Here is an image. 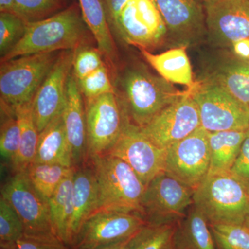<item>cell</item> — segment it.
Here are the masks:
<instances>
[{
	"label": "cell",
	"instance_id": "d4e9b609",
	"mask_svg": "<svg viewBox=\"0 0 249 249\" xmlns=\"http://www.w3.org/2000/svg\"><path fill=\"white\" fill-rule=\"evenodd\" d=\"M85 24L94 37L98 49L109 61L116 58L114 37L109 25L103 0H78Z\"/></svg>",
	"mask_w": 249,
	"mask_h": 249
},
{
	"label": "cell",
	"instance_id": "30bf717a",
	"mask_svg": "<svg viewBox=\"0 0 249 249\" xmlns=\"http://www.w3.org/2000/svg\"><path fill=\"white\" fill-rule=\"evenodd\" d=\"M209 132L199 127L166 149L165 173L196 190L210 170Z\"/></svg>",
	"mask_w": 249,
	"mask_h": 249
},
{
	"label": "cell",
	"instance_id": "44dd1931",
	"mask_svg": "<svg viewBox=\"0 0 249 249\" xmlns=\"http://www.w3.org/2000/svg\"><path fill=\"white\" fill-rule=\"evenodd\" d=\"M141 52L149 65L167 81L172 84L184 85L188 90L196 87V83L193 78L186 47H175L158 54L152 53L145 49H142Z\"/></svg>",
	"mask_w": 249,
	"mask_h": 249
},
{
	"label": "cell",
	"instance_id": "ac0fdd59",
	"mask_svg": "<svg viewBox=\"0 0 249 249\" xmlns=\"http://www.w3.org/2000/svg\"><path fill=\"white\" fill-rule=\"evenodd\" d=\"M83 98L78 81L71 71L67 81L66 98L62 115L67 138L71 147L74 168L87 164L89 161L86 112Z\"/></svg>",
	"mask_w": 249,
	"mask_h": 249
},
{
	"label": "cell",
	"instance_id": "74e56055",
	"mask_svg": "<svg viewBox=\"0 0 249 249\" xmlns=\"http://www.w3.org/2000/svg\"><path fill=\"white\" fill-rule=\"evenodd\" d=\"M16 249H73L58 238L42 239L24 235L16 242Z\"/></svg>",
	"mask_w": 249,
	"mask_h": 249
},
{
	"label": "cell",
	"instance_id": "cb8c5ba5",
	"mask_svg": "<svg viewBox=\"0 0 249 249\" xmlns=\"http://www.w3.org/2000/svg\"><path fill=\"white\" fill-rule=\"evenodd\" d=\"M73 174L74 171L60 183L48 200L54 232L59 240L69 246H70V227L73 211Z\"/></svg>",
	"mask_w": 249,
	"mask_h": 249
},
{
	"label": "cell",
	"instance_id": "ba28073f",
	"mask_svg": "<svg viewBox=\"0 0 249 249\" xmlns=\"http://www.w3.org/2000/svg\"><path fill=\"white\" fill-rule=\"evenodd\" d=\"M194 190L163 173L145 186L141 216L146 224H176L194 204Z\"/></svg>",
	"mask_w": 249,
	"mask_h": 249
},
{
	"label": "cell",
	"instance_id": "f35d334b",
	"mask_svg": "<svg viewBox=\"0 0 249 249\" xmlns=\"http://www.w3.org/2000/svg\"><path fill=\"white\" fill-rule=\"evenodd\" d=\"M236 55L245 60H249V39H242L232 45Z\"/></svg>",
	"mask_w": 249,
	"mask_h": 249
},
{
	"label": "cell",
	"instance_id": "9a60e30c",
	"mask_svg": "<svg viewBox=\"0 0 249 249\" xmlns=\"http://www.w3.org/2000/svg\"><path fill=\"white\" fill-rule=\"evenodd\" d=\"M206 31L218 47L249 39V0H209L204 2Z\"/></svg>",
	"mask_w": 249,
	"mask_h": 249
},
{
	"label": "cell",
	"instance_id": "7a4b0ae2",
	"mask_svg": "<svg viewBox=\"0 0 249 249\" xmlns=\"http://www.w3.org/2000/svg\"><path fill=\"white\" fill-rule=\"evenodd\" d=\"M113 37L151 52L165 43L168 30L155 0H103Z\"/></svg>",
	"mask_w": 249,
	"mask_h": 249
},
{
	"label": "cell",
	"instance_id": "b9f144b4",
	"mask_svg": "<svg viewBox=\"0 0 249 249\" xmlns=\"http://www.w3.org/2000/svg\"><path fill=\"white\" fill-rule=\"evenodd\" d=\"M0 249H16V243L0 244Z\"/></svg>",
	"mask_w": 249,
	"mask_h": 249
},
{
	"label": "cell",
	"instance_id": "3957f363",
	"mask_svg": "<svg viewBox=\"0 0 249 249\" xmlns=\"http://www.w3.org/2000/svg\"><path fill=\"white\" fill-rule=\"evenodd\" d=\"M121 94H117L126 119L139 128L148 124L160 111L183 97L172 83L157 76L145 67L127 69L119 81Z\"/></svg>",
	"mask_w": 249,
	"mask_h": 249
},
{
	"label": "cell",
	"instance_id": "277c9868",
	"mask_svg": "<svg viewBox=\"0 0 249 249\" xmlns=\"http://www.w3.org/2000/svg\"><path fill=\"white\" fill-rule=\"evenodd\" d=\"M97 179V211L135 213L141 214L145 186L124 160L109 155L89 159Z\"/></svg>",
	"mask_w": 249,
	"mask_h": 249
},
{
	"label": "cell",
	"instance_id": "9c48e42d",
	"mask_svg": "<svg viewBox=\"0 0 249 249\" xmlns=\"http://www.w3.org/2000/svg\"><path fill=\"white\" fill-rule=\"evenodd\" d=\"M1 196L20 217L24 224V235L36 238H58L52 227L48 201L36 191L26 170L14 173L3 185Z\"/></svg>",
	"mask_w": 249,
	"mask_h": 249
},
{
	"label": "cell",
	"instance_id": "603a6c76",
	"mask_svg": "<svg viewBox=\"0 0 249 249\" xmlns=\"http://www.w3.org/2000/svg\"><path fill=\"white\" fill-rule=\"evenodd\" d=\"M247 132L232 130L209 132L211 158L209 173L230 171L240 154Z\"/></svg>",
	"mask_w": 249,
	"mask_h": 249
},
{
	"label": "cell",
	"instance_id": "8fae6325",
	"mask_svg": "<svg viewBox=\"0 0 249 249\" xmlns=\"http://www.w3.org/2000/svg\"><path fill=\"white\" fill-rule=\"evenodd\" d=\"M89 159L107 153L122 133L127 119L117 93L85 100Z\"/></svg>",
	"mask_w": 249,
	"mask_h": 249
},
{
	"label": "cell",
	"instance_id": "7402d4cb",
	"mask_svg": "<svg viewBox=\"0 0 249 249\" xmlns=\"http://www.w3.org/2000/svg\"><path fill=\"white\" fill-rule=\"evenodd\" d=\"M175 249H217L209 222L194 204L176 224Z\"/></svg>",
	"mask_w": 249,
	"mask_h": 249
},
{
	"label": "cell",
	"instance_id": "1f68e13d",
	"mask_svg": "<svg viewBox=\"0 0 249 249\" xmlns=\"http://www.w3.org/2000/svg\"><path fill=\"white\" fill-rule=\"evenodd\" d=\"M15 2L16 14L27 23L45 19L70 6L66 0H15Z\"/></svg>",
	"mask_w": 249,
	"mask_h": 249
},
{
	"label": "cell",
	"instance_id": "d590c367",
	"mask_svg": "<svg viewBox=\"0 0 249 249\" xmlns=\"http://www.w3.org/2000/svg\"><path fill=\"white\" fill-rule=\"evenodd\" d=\"M99 49L82 46L75 51L72 71L77 80H80L105 65Z\"/></svg>",
	"mask_w": 249,
	"mask_h": 249
},
{
	"label": "cell",
	"instance_id": "ffe728a7",
	"mask_svg": "<svg viewBox=\"0 0 249 249\" xmlns=\"http://www.w3.org/2000/svg\"><path fill=\"white\" fill-rule=\"evenodd\" d=\"M62 112L63 111L39 133L34 163L73 167L71 147L67 138Z\"/></svg>",
	"mask_w": 249,
	"mask_h": 249
},
{
	"label": "cell",
	"instance_id": "d6a6232c",
	"mask_svg": "<svg viewBox=\"0 0 249 249\" xmlns=\"http://www.w3.org/2000/svg\"><path fill=\"white\" fill-rule=\"evenodd\" d=\"M27 22L20 16L0 12V55L5 56L22 39Z\"/></svg>",
	"mask_w": 249,
	"mask_h": 249
},
{
	"label": "cell",
	"instance_id": "836d02e7",
	"mask_svg": "<svg viewBox=\"0 0 249 249\" xmlns=\"http://www.w3.org/2000/svg\"><path fill=\"white\" fill-rule=\"evenodd\" d=\"M24 235V224L16 211L0 198V244L16 243Z\"/></svg>",
	"mask_w": 249,
	"mask_h": 249
},
{
	"label": "cell",
	"instance_id": "2e32d148",
	"mask_svg": "<svg viewBox=\"0 0 249 249\" xmlns=\"http://www.w3.org/2000/svg\"><path fill=\"white\" fill-rule=\"evenodd\" d=\"M75 51H62L32 101L33 114L39 133L63 111L67 85L73 68Z\"/></svg>",
	"mask_w": 249,
	"mask_h": 249
},
{
	"label": "cell",
	"instance_id": "6da1fadb",
	"mask_svg": "<svg viewBox=\"0 0 249 249\" xmlns=\"http://www.w3.org/2000/svg\"><path fill=\"white\" fill-rule=\"evenodd\" d=\"M88 32L80 5L73 3L51 17L28 22L22 39L1 62L31 54L76 50L85 45Z\"/></svg>",
	"mask_w": 249,
	"mask_h": 249
},
{
	"label": "cell",
	"instance_id": "60d3db41",
	"mask_svg": "<svg viewBox=\"0 0 249 249\" xmlns=\"http://www.w3.org/2000/svg\"><path fill=\"white\" fill-rule=\"evenodd\" d=\"M128 240L122 241V242H116V243L105 246V247H101V248L96 249H125L126 243H127V240Z\"/></svg>",
	"mask_w": 249,
	"mask_h": 249
},
{
	"label": "cell",
	"instance_id": "e575fe53",
	"mask_svg": "<svg viewBox=\"0 0 249 249\" xmlns=\"http://www.w3.org/2000/svg\"><path fill=\"white\" fill-rule=\"evenodd\" d=\"M77 81L80 92L85 100L91 99L108 93H116L115 87L111 82L106 65L88 76L77 80Z\"/></svg>",
	"mask_w": 249,
	"mask_h": 249
},
{
	"label": "cell",
	"instance_id": "484cf974",
	"mask_svg": "<svg viewBox=\"0 0 249 249\" xmlns=\"http://www.w3.org/2000/svg\"><path fill=\"white\" fill-rule=\"evenodd\" d=\"M204 80L219 85L249 106V63L235 60L221 62Z\"/></svg>",
	"mask_w": 249,
	"mask_h": 249
},
{
	"label": "cell",
	"instance_id": "8992f818",
	"mask_svg": "<svg viewBox=\"0 0 249 249\" xmlns=\"http://www.w3.org/2000/svg\"><path fill=\"white\" fill-rule=\"evenodd\" d=\"M60 52L31 54L1 62V102L12 108L32 102Z\"/></svg>",
	"mask_w": 249,
	"mask_h": 249
},
{
	"label": "cell",
	"instance_id": "4fadbf2b",
	"mask_svg": "<svg viewBox=\"0 0 249 249\" xmlns=\"http://www.w3.org/2000/svg\"><path fill=\"white\" fill-rule=\"evenodd\" d=\"M106 155L125 162L145 186L156 177L165 173L166 150L157 146L139 127L127 120L120 137Z\"/></svg>",
	"mask_w": 249,
	"mask_h": 249
},
{
	"label": "cell",
	"instance_id": "f546056e",
	"mask_svg": "<svg viewBox=\"0 0 249 249\" xmlns=\"http://www.w3.org/2000/svg\"><path fill=\"white\" fill-rule=\"evenodd\" d=\"M21 131L12 107L1 102L0 154L4 161L12 165L19 150Z\"/></svg>",
	"mask_w": 249,
	"mask_h": 249
},
{
	"label": "cell",
	"instance_id": "52a82bcc",
	"mask_svg": "<svg viewBox=\"0 0 249 249\" xmlns=\"http://www.w3.org/2000/svg\"><path fill=\"white\" fill-rule=\"evenodd\" d=\"M191 95L199 109L201 127L209 132L249 129V106L212 82L196 83Z\"/></svg>",
	"mask_w": 249,
	"mask_h": 249
},
{
	"label": "cell",
	"instance_id": "7c38bea8",
	"mask_svg": "<svg viewBox=\"0 0 249 249\" xmlns=\"http://www.w3.org/2000/svg\"><path fill=\"white\" fill-rule=\"evenodd\" d=\"M146 224L135 213L98 211L85 219L73 240V249H96L127 240Z\"/></svg>",
	"mask_w": 249,
	"mask_h": 249
},
{
	"label": "cell",
	"instance_id": "ab89813d",
	"mask_svg": "<svg viewBox=\"0 0 249 249\" xmlns=\"http://www.w3.org/2000/svg\"><path fill=\"white\" fill-rule=\"evenodd\" d=\"M0 12L16 14L15 0H0Z\"/></svg>",
	"mask_w": 249,
	"mask_h": 249
},
{
	"label": "cell",
	"instance_id": "e0dca14e",
	"mask_svg": "<svg viewBox=\"0 0 249 249\" xmlns=\"http://www.w3.org/2000/svg\"><path fill=\"white\" fill-rule=\"evenodd\" d=\"M176 47L196 44L207 34L204 6L196 0H155Z\"/></svg>",
	"mask_w": 249,
	"mask_h": 249
},
{
	"label": "cell",
	"instance_id": "5b68a950",
	"mask_svg": "<svg viewBox=\"0 0 249 249\" xmlns=\"http://www.w3.org/2000/svg\"><path fill=\"white\" fill-rule=\"evenodd\" d=\"M194 206L210 224H245L249 193L230 171L209 173L194 191Z\"/></svg>",
	"mask_w": 249,
	"mask_h": 249
},
{
	"label": "cell",
	"instance_id": "8d00e7d4",
	"mask_svg": "<svg viewBox=\"0 0 249 249\" xmlns=\"http://www.w3.org/2000/svg\"><path fill=\"white\" fill-rule=\"evenodd\" d=\"M230 172L249 193V129L246 134L240 154Z\"/></svg>",
	"mask_w": 249,
	"mask_h": 249
},
{
	"label": "cell",
	"instance_id": "ee69618b",
	"mask_svg": "<svg viewBox=\"0 0 249 249\" xmlns=\"http://www.w3.org/2000/svg\"><path fill=\"white\" fill-rule=\"evenodd\" d=\"M202 1H204V2H206V1H208L209 0H202Z\"/></svg>",
	"mask_w": 249,
	"mask_h": 249
},
{
	"label": "cell",
	"instance_id": "4316f807",
	"mask_svg": "<svg viewBox=\"0 0 249 249\" xmlns=\"http://www.w3.org/2000/svg\"><path fill=\"white\" fill-rule=\"evenodd\" d=\"M20 127V144L16 159L11 165L14 173L24 171L34 163L37 152L39 132L34 114L32 102L13 108Z\"/></svg>",
	"mask_w": 249,
	"mask_h": 249
},
{
	"label": "cell",
	"instance_id": "7bdbcfd3",
	"mask_svg": "<svg viewBox=\"0 0 249 249\" xmlns=\"http://www.w3.org/2000/svg\"><path fill=\"white\" fill-rule=\"evenodd\" d=\"M245 224L246 226L249 227V215L248 216V217L247 218V219H246Z\"/></svg>",
	"mask_w": 249,
	"mask_h": 249
},
{
	"label": "cell",
	"instance_id": "5bb4252c",
	"mask_svg": "<svg viewBox=\"0 0 249 249\" xmlns=\"http://www.w3.org/2000/svg\"><path fill=\"white\" fill-rule=\"evenodd\" d=\"M201 126L199 109L191 90L176 102L160 111L146 125L142 133L160 148L173 145Z\"/></svg>",
	"mask_w": 249,
	"mask_h": 249
},
{
	"label": "cell",
	"instance_id": "4dcf8cb0",
	"mask_svg": "<svg viewBox=\"0 0 249 249\" xmlns=\"http://www.w3.org/2000/svg\"><path fill=\"white\" fill-rule=\"evenodd\" d=\"M217 249H249V227L245 224H210Z\"/></svg>",
	"mask_w": 249,
	"mask_h": 249
},
{
	"label": "cell",
	"instance_id": "f1b7e54d",
	"mask_svg": "<svg viewBox=\"0 0 249 249\" xmlns=\"http://www.w3.org/2000/svg\"><path fill=\"white\" fill-rule=\"evenodd\" d=\"M176 224H145L127 240L124 249H175L174 234Z\"/></svg>",
	"mask_w": 249,
	"mask_h": 249
},
{
	"label": "cell",
	"instance_id": "d6986e66",
	"mask_svg": "<svg viewBox=\"0 0 249 249\" xmlns=\"http://www.w3.org/2000/svg\"><path fill=\"white\" fill-rule=\"evenodd\" d=\"M97 179L90 161L75 168L73 183V216L70 227V246L87 218L97 211Z\"/></svg>",
	"mask_w": 249,
	"mask_h": 249
},
{
	"label": "cell",
	"instance_id": "83f0119b",
	"mask_svg": "<svg viewBox=\"0 0 249 249\" xmlns=\"http://www.w3.org/2000/svg\"><path fill=\"white\" fill-rule=\"evenodd\" d=\"M74 169V167L60 164L33 163L26 172L37 193L48 201L60 183L71 175Z\"/></svg>",
	"mask_w": 249,
	"mask_h": 249
}]
</instances>
